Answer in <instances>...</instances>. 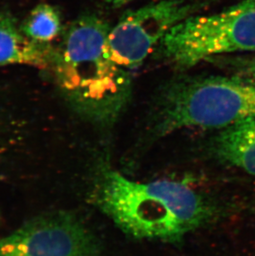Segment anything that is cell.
<instances>
[{
  "mask_svg": "<svg viewBox=\"0 0 255 256\" xmlns=\"http://www.w3.org/2000/svg\"><path fill=\"white\" fill-rule=\"evenodd\" d=\"M92 202L122 232L135 239L180 242L214 219V203L182 182L134 181L102 162Z\"/></svg>",
  "mask_w": 255,
  "mask_h": 256,
  "instance_id": "cell-1",
  "label": "cell"
},
{
  "mask_svg": "<svg viewBox=\"0 0 255 256\" xmlns=\"http://www.w3.org/2000/svg\"><path fill=\"white\" fill-rule=\"evenodd\" d=\"M110 29L96 15L80 18L63 35L52 66L74 109L104 128L120 118L132 94L130 73L111 54Z\"/></svg>",
  "mask_w": 255,
  "mask_h": 256,
  "instance_id": "cell-2",
  "label": "cell"
},
{
  "mask_svg": "<svg viewBox=\"0 0 255 256\" xmlns=\"http://www.w3.org/2000/svg\"><path fill=\"white\" fill-rule=\"evenodd\" d=\"M255 114V85L238 76L180 78L162 90L154 132L168 136L183 128H223Z\"/></svg>",
  "mask_w": 255,
  "mask_h": 256,
  "instance_id": "cell-3",
  "label": "cell"
},
{
  "mask_svg": "<svg viewBox=\"0 0 255 256\" xmlns=\"http://www.w3.org/2000/svg\"><path fill=\"white\" fill-rule=\"evenodd\" d=\"M158 45L161 58L180 69L223 54L255 51V0L213 14L190 16Z\"/></svg>",
  "mask_w": 255,
  "mask_h": 256,
  "instance_id": "cell-4",
  "label": "cell"
},
{
  "mask_svg": "<svg viewBox=\"0 0 255 256\" xmlns=\"http://www.w3.org/2000/svg\"><path fill=\"white\" fill-rule=\"evenodd\" d=\"M207 4L161 0L127 12L110 32L114 59L127 70L138 68L172 28Z\"/></svg>",
  "mask_w": 255,
  "mask_h": 256,
  "instance_id": "cell-5",
  "label": "cell"
},
{
  "mask_svg": "<svg viewBox=\"0 0 255 256\" xmlns=\"http://www.w3.org/2000/svg\"><path fill=\"white\" fill-rule=\"evenodd\" d=\"M92 232L69 212L34 218L0 240V256H100Z\"/></svg>",
  "mask_w": 255,
  "mask_h": 256,
  "instance_id": "cell-6",
  "label": "cell"
},
{
  "mask_svg": "<svg viewBox=\"0 0 255 256\" xmlns=\"http://www.w3.org/2000/svg\"><path fill=\"white\" fill-rule=\"evenodd\" d=\"M54 56L49 44L29 38L10 14H0V66L20 64L45 69L52 68Z\"/></svg>",
  "mask_w": 255,
  "mask_h": 256,
  "instance_id": "cell-7",
  "label": "cell"
},
{
  "mask_svg": "<svg viewBox=\"0 0 255 256\" xmlns=\"http://www.w3.org/2000/svg\"><path fill=\"white\" fill-rule=\"evenodd\" d=\"M213 150L222 162L255 175V114L223 128Z\"/></svg>",
  "mask_w": 255,
  "mask_h": 256,
  "instance_id": "cell-8",
  "label": "cell"
},
{
  "mask_svg": "<svg viewBox=\"0 0 255 256\" xmlns=\"http://www.w3.org/2000/svg\"><path fill=\"white\" fill-rule=\"evenodd\" d=\"M21 29L32 40L49 44L62 32L60 14L51 5L42 4L32 10Z\"/></svg>",
  "mask_w": 255,
  "mask_h": 256,
  "instance_id": "cell-9",
  "label": "cell"
},
{
  "mask_svg": "<svg viewBox=\"0 0 255 256\" xmlns=\"http://www.w3.org/2000/svg\"><path fill=\"white\" fill-rule=\"evenodd\" d=\"M236 65L238 78H243L255 85V56L248 60H240Z\"/></svg>",
  "mask_w": 255,
  "mask_h": 256,
  "instance_id": "cell-10",
  "label": "cell"
},
{
  "mask_svg": "<svg viewBox=\"0 0 255 256\" xmlns=\"http://www.w3.org/2000/svg\"><path fill=\"white\" fill-rule=\"evenodd\" d=\"M104 1L114 6H121V5L126 4L127 2H131L132 0H104Z\"/></svg>",
  "mask_w": 255,
  "mask_h": 256,
  "instance_id": "cell-11",
  "label": "cell"
}]
</instances>
